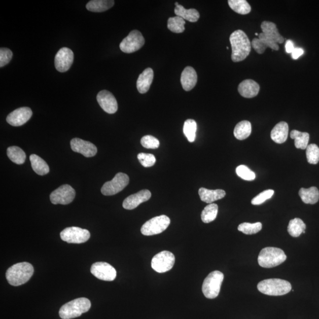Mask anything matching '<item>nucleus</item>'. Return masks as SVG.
Returning a JSON list of instances; mask_svg holds the SVG:
<instances>
[{
	"mask_svg": "<svg viewBox=\"0 0 319 319\" xmlns=\"http://www.w3.org/2000/svg\"><path fill=\"white\" fill-rule=\"evenodd\" d=\"M232 47L231 59L239 62L245 59L252 51V43L247 35L241 30L234 31L229 38Z\"/></svg>",
	"mask_w": 319,
	"mask_h": 319,
	"instance_id": "nucleus-1",
	"label": "nucleus"
},
{
	"mask_svg": "<svg viewBox=\"0 0 319 319\" xmlns=\"http://www.w3.org/2000/svg\"><path fill=\"white\" fill-rule=\"evenodd\" d=\"M34 268L30 263L24 262L13 265L6 272V278L10 285L19 286L26 283L33 275Z\"/></svg>",
	"mask_w": 319,
	"mask_h": 319,
	"instance_id": "nucleus-2",
	"label": "nucleus"
},
{
	"mask_svg": "<svg viewBox=\"0 0 319 319\" xmlns=\"http://www.w3.org/2000/svg\"><path fill=\"white\" fill-rule=\"evenodd\" d=\"M292 288L289 281L279 278L264 279L257 285V289L261 293L273 296L285 295L291 291Z\"/></svg>",
	"mask_w": 319,
	"mask_h": 319,
	"instance_id": "nucleus-3",
	"label": "nucleus"
},
{
	"mask_svg": "<svg viewBox=\"0 0 319 319\" xmlns=\"http://www.w3.org/2000/svg\"><path fill=\"white\" fill-rule=\"evenodd\" d=\"M91 307L90 300L81 297L64 304L59 310V316L62 319H72L80 317L87 312Z\"/></svg>",
	"mask_w": 319,
	"mask_h": 319,
	"instance_id": "nucleus-4",
	"label": "nucleus"
},
{
	"mask_svg": "<svg viewBox=\"0 0 319 319\" xmlns=\"http://www.w3.org/2000/svg\"><path fill=\"white\" fill-rule=\"evenodd\" d=\"M287 256L281 249L275 247H266L261 251L258 262L261 267L271 268L284 263Z\"/></svg>",
	"mask_w": 319,
	"mask_h": 319,
	"instance_id": "nucleus-5",
	"label": "nucleus"
},
{
	"mask_svg": "<svg viewBox=\"0 0 319 319\" xmlns=\"http://www.w3.org/2000/svg\"><path fill=\"white\" fill-rule=\"evenodd\" d=\"M224 275L219 271H214L207 276L202 285V292L206 298H216L220 294Z\"/></svg>",
	"mask_w": 319,
	"mask_h": 319,
	"instance_id": "nucleus-6",
	"label": "nucleus"
},
{
	"mask_svg": "<svg viewBox=\"0 0 319 319\" xmlns=\"http://www.w3.org/2000/svg\"><path fill=\"white\" fill-rule=\"evenodd\" d=\"M170 224V218L166 215H161L151 219L143 225L141 234L145 236H152L161 234L168 227Z\"/></svg>",
	"mask_w": 319,
	"mask_h": 319,
	"instance_id": "nucleus-7",
	"label": "nucleus"
},
{
	"mask_svg": "<svg viewBox=\"0 0 319 319\" xmlns=\"http://www.w3.org/2000/svg\"><path fill=\"white\" fill-rule=\"evenodd\" d=\"M145 44V39L140 31L132 30L123 39L120 45L122 52L132 53L140 49Z\"/></svg>",
	"mask_w": 319,
	"mask_h": 319,
	"instance_id": "nucleus-8",
	"label": "nucleus"
},
{
	"mask_svg": "<svg viewBox=\"0 0 319 319\" xmlns=\"http://www.w3.org/2000/svg\"><path fill=\"white\" fill-rule=\"evenodd\" d=\"M128 175L123 173H118L112 181L107 182L103 185L101 192L105 196H112L120 192L129 184Z\"/></svg>",
	"mask_w": 319,
	"mask_h": 319,
	"instance_id": "nucleus-9",
	"label": "nucleus"
},
{
	"mask_svg": "<svg viewBox=\"0 0 319 319\" xmlns=\"http://www.w3.org/2000/svg\"><path fill=\"white\" fill-rule=\"evenodd\" d=\"M175 257L173 253L168 251H163L153 258L152 267L159 273H163L170 271L173 267Z\"/></svg>",
	"mask_w": 319,
	"mask_h": 319,
	"instance_id": "nucleus-10",
	"label": "nucleus"
},
{
	"mask_svg": "<svg viewBox=\"0 0 319 319\" xmlns=\"http://www.w3.org/2000/svg\"><path fill=\"white\" fill-rule=\"evenodd\" d=\"M91 234L87 229L79 227H69L60 233V238L69 243H82L88 241Z\"/></svg>",
	"mask_w": 319,
	"mask_h": 319,
	"instance_id": "nucleus-11",
	"label": "nucleus"
},
{
	"mask_svg": "<svg viewBox=\"0 0 319 319\" xmlns=\"http://www.w3.org/2000/svg\"><path fill=\"white\" fill-rule=\"evenodd\" d=\"M75 195L73 188L69 185H64L54 191L50 195V199L54 205H67L73 201Z\"/></svg>",
	"mask_w": 319,
	"mask_h": 319,
	"instance_id": "nucleus-12",
	"label": "nucleus"
},
{
	"mask_svg": "<svg viewBox=\"0 0 319 319\" xmlns=\"http://www.w3.org/2000/svg\"><path fill=\"white\" fill-rule=\"evenodd\" d=\"M91 273L96 278L107 281H112L117 277V271L111 265L105 262L93 264L91 268Z\"/></svg>",
	"mask_w": 319,
	"mask_h": 319,
	"instance_id": "nucleus-13",
	"label": "nucleus"
},
{
	"mask_svg": "<svg viewBox=\"0 0 319 319\" xmlns=\"http://www.w3.org/2000/svg\"><path fill=\"white\" fill-rule=\"evenodd\" d=\"M74 55L71 49L61 48L56 53L55 58L56 69L59 73H65L69 70L74 62Z\"/></svg>",
	"mask_w": 319,
	"mask_h": 319,
	"instance_id": "nucleus-14",
	"label": "nucleus"
},
{
	"mask_svg": "<svg viewBox=\"0 0 319 319\" xmlns=\"http://www.w3.org/2000/svg\"><path fill=\"white\" fill-rule=\"evenodd\" d=\"M31 110L28 107H21L13 111L7 117V121L14 127H19L26 124L32 116Z\"/></svg>",
	"mask_w": 319,
	"mask_h": 319,
	"instance_id": "nucleus-15",
	"label": "nucleus"
},
{
	"mask_svg": "<svg viewBox=\"0 0 319 319\" xmlns=\"http://www.w3.org/2000/svg\"><path fill=\"white\" fill-rule=\"evenodd\" d=\"M100 107L105 112L112 114L118 110V103L112 93L107 90L100 91L96 96Z\"/></svg>",
	"mask_w": 319,
	"mask_h": 319,
	"instance_id": "nucleus-16",
	"label": "nucleus"
},
{
	"mask_svg": "<svg viewBox=\"0 0 319 319\" xmlns=\"http://www.w3.org/2000/svg\"><path fill=\"white\" fill-rule=\"evenodd\" d=\"M72 150L74 152L81 153L86 157H91L96 155L98 150L92 143L75 138L70 141Z\"/></svg>",
	"mask_w": 319,
	"mask_h": 319,
	"instance_id": "nucleus-17",
	"label": "nucleus"
},
{
	"mask_svg": "<svg viewBox=\"0 0 319 319\" xmlns=\"http://www.w3.org/2000/svg\"><path fill=\"white\" fill-rule=\"evenodd\" d=\"M152 193L149 190L145 189L127 197L124 200L123 206L124 209L132 210L137 207L141 203L148 201L151 198Z\"/></svg>",
	"mask_w": 319,
	"mask_h": 319,
	"instance_id": "nucleus-18",
	"label": "nucleus"
},
{
	"mask_svg": "<svg viewBox=\"0 0 319 319\" xmlns=\"http://www.w3.org/2000/svg\"><path fill=\"white\" fill-rule=\"evenodd\" d=\"M259 37V38L254 39L252 42L253 48L258 53H264L267 48L271 49L272 51H278V44L268 39L263 32L260 33Z\"/></svg>",
	"mask_w": 319,
	"mask_h": 319,
	"instance_id": "nucleus-19",
	"label": "nucleus"
},
{
	"mask_svg": "<svg viewBox=\"0 0 319 319\" xmlns=\"http://www.w3.org/2000/svg\"><path fill=\"white\" fill-rule=\"evenodd\" d=\"M239 94L246 98H253L259 94L260 87L259 84L252 80H246L238 86Z\"/></svg>",
	"mask_w": 319,
	"mask_h": 319,
	"instance_id": "nucleus-20",
	"label": "nucleus"
},
{
	"mask_svg": "<svg viewBox=\"0 0 319 319\" xmlns=\"http://www.w3.org/2000/svg\"><path fill=\"white\" fill-rule=\"evenodd\" d=\"M183 88L189 91L194 88L198 81V75L192 67L188 66L182 72L181 79Z\"/></svg>",
	"mask_w": 319,
	"mask_h": 319,
	"instance_id": "nucleus-21",
	"label": "nucleus"
},
{
	"mask_svg": "<svg viewBox=\"0 0 319 319\" xmlns=\"http://www.w3.org/2000/svg\"><path fill=\"white\" fill-rule=\"evenodd\" d=\"M261 28L263 33L272 41L277 43V44H281L284 42L285 39L279 33L275 23L265 21L261 24Z\"/></svg>",
	"mask_w": 319,
	"mask_h": 319,
	"instance_id": "nucleus-22",
	"label": "nucleus"
},
{
	"mask_svg": "<svg viewBox=\"0 0 319 319\" xmlns=\"http://www.w3.org/2000/svg\"><path fill=\"white\" fill-rule=\"evenodd\" d=\"M154 78V72L152 68H147L139 75L137 81V88L140 94H146L150 89Z\"/></svg>",
	"mask_w": 319,
	"mask_h": 319,
	"instance_id": "nucleus-23",
	"label": "nucleus"
},
{
	"mask_svg": "<svg viewBox=\"0 0 319 319\" xmlns=\"http://www.w3.org/2000/svg\"><path fill=\"white\" fill-rule=\"evenodd\" d=\"M289 125L285 121L278 123L271 132V138L275 143L282 144L288 139Z\"/></svg>",
	"mask_w": 319,
	"mask_h": 319,
	"instance_id": "nucleus-24",
	"label": "nucleus"
},
{
	"mask_svg": "<svg viewBox=\"0 0 319 319\" xmlns=\"http://www.w3.org/2000/svg\"><path fill=\"white\" fill-rule=\"evenodd\" d=\"M199 195L202 201L211 204L218 200L224 198L226 192L222 189L209 190L201 188L199 190Z\"/></svg>",
	"mask_w": 319,
	"mask_h": 319,
	"instance_id": "nucleus-25",
	"label": "nucleus"
},
{
	"mask_svg": "<svg viewBox=\"0 0 319 319\" xmlns=\"http://www.w3.org/2000/svg\"><path fill=\"white\" fill-rule=\"evenodd\" d=\"M113 0H92L86 6V8L90 12L101 13L109 10L114 5Z\"/></svg>",
	"mask_w": 319,
	"mask_h": 319,
	"instance_id": "nucleus-26",
	"label": "nucleus"
},
{
	"mask_svg": "<svg viewBox=\"0 0 319 319\" xmlns=\"http://www.w3.org/2000/svg\"><path fill=\"white\" fill-rule=\"evenodd\" d=\"M174 13L176 16H179L185 20H188L190 22H196L200 17V14L198 10L194 9L186 10L182 5L175 7Z\"/></svg>",
	"mask_w": 319,
	"mask_h": 319,
	"instance_id": "nucleus-27",
	"label": "nucleus"
},
{
	"mask_svg": "<svg viewBox=\"0 0 319 319\" xmlns=\"http://www.w3.org/2000/svg\"><path fill=\"white\" fill-rule=\"evenodd\" d=\"M302 201L306 204H315L318 201L319 191L316 187L300 189L299 193Z\"/></svg>",
	"mask_w": 319,
	"mask_h": 319,
	"instance_id": "nucleus-28",
	"label": "nucleus"
},
{
	"mask_svg": "<svg viewBox=\"0 0 319 319\" xmlns=\"http://www.w3.org/2000/svg\"><path fill=\"white\" fill-rule=\"evenodd\" d=\"M30 160L32 168L39 175H44L47 174L50 168L46 161L37 155H31L30 156Z\"/></svg>",
	"mask_w": 319,
	"mask_h": 319,
	"instance_id": "nucleus-29",
	"label": "nucleus"
},
{
	"mask_svg": "<svg viewBox=\"0 0 319 319\" xmlns=\"http://www.w3.org/2000/svg\"><path fill=\"white\" fill-rule=\"evenodd\" d=\"M252 124L249 121H242L236 124L234 131L235 138L239 140H243L252 134Z\"/></svg>",
	"mask_w": 319,
	"mask_h": 319,
	"instance_id": "nucleus-30",
	"label": "nucleus"
},
{
	"mask_svg": "<svg viewBox=\"0 0 319 319\" xmlns=\"http://www.w3.org/2000/svg\"><path fill=\"white\" fill-rule=\"evenodd\" d=\"M306 225L300 218H295L290 221L288 231L293 237H299L303 233L305 234Z\"/></svg>",
	"mask_w": 319,
	"mask_h": 319,
	"instance_id": "nucleus-31",
	"label": "nucleus"
},
{
	"mask_svg": "<svg viewBox=\"0 0 319 319\" xmlns=\"http://www.w3.org/2000/svg\"><path fill=\"white\" fill-rule=\"evenodd\" d=\"M290 137L295 139V145L297 149L302 150L307 149L310 137L309 133L295 130L292 131Z\"/></svg>",
	"mask_w": 319,
	"mask_h": 319,
	"instance_id": "nucleus-32",
	"label": "nucleus"
},
{
	"mask_svg": "<svg viewBox=\"0 0 319 319\" xmlns=\"http://www.w3.org/2000/svg\"><path fill=\"white\" fill-rule=\"evenodd\" d=\"M7 153L11 161L17 164H22L26 161V153L19 147H10L7 149Z\"/></svg>",
	"mask_w": 319,
	"mask_h": 319,
	"instance_id": "nucleus-33",
	"label": "nucleus"
},
{
	"mask_svg": "<svg viewBox=\"0 0 319 319\" xmlns=\"http://www.w3.org/2000/svg\"><path fill=\"white\" fill-rule=\"evenodd\" d=\"M228 2L232 10L242 15H245L252 11V7L246 0H229Z\"/></svg>",
	"mask_w": 319,
	"mask_h": 319,
	"instance_id": "nucleus-34",
	"label": "nucleus"
},
{
	"mask_svg": "<svg viewBox=\"0 0 319 319\" xmlns=\"http://www.w3.org/2000/svg\"><path fill=\"white\" fill-rule=\"evenodd\" d=\"M218 212V206L217 204L211 203L206 206L201 214L202 221L204 223L208 224L217 218Z\"/></svg>",
	"mask_w": 319,
	"mask_h": 319,
	"instance_id": "nucleus-35",
	"label": "nucleus"
},
{
	"mask_svg": "<svg viewBox=\"0 0 319 319\" xmlns=\"http://www.w3.org/2000/svg\"><path fill=\"white\" fill-rule=\"evenodd\" d=\"M185 20L179 16L170 17L167 21V27L175 33H183L185 31Z\"/></svg>",
	"mask_w": 319,
	"mask_h": 319,
	"instance_id": "nucleus-36",
	"label": "nucleus"
},
{
	"mask_svg": "<svg viewBox=\"0 0 319 319\" xmlns=\"http://www.w3.org/2000/svg\"><path fill=\"white\" fill-rule=\"evenodd\" d=\"M196 131L197 124L195 120L189 119L185 122L184 133L189 142L193 143L195 141Z\"/></svg>",
	"mask_w": 319,
	"mask_h": 319,
	"instance_id": "nucleus-37",
	"label": "nucleus"
},
{
	"mask_svg": "<svg viewBox=\"0 0 319 319\" xmlns=\"http://www.w3.org/2000/svg\"><path fill=\"white\" fill-rule=\"evenodd\" d=\"M262 229V224L261 222H256L254 224L242 223L238 226V229L246 235L256 234Z\"/></svg>",
	"mask_w": 319,
	"mask_h": 319,
	"instance_id": "nucleus-38",
	"label": "nucleus"
},
{
	"mask_svg": "<svg viewBox=\"0 0 319 319\" xmlns=\"http://www.w3.org/2000/svg\"><path fill=\"white\" fill-rule=\"evenodd\" d=\"M306 157L310 164H316L319 161V148L316 145H308L306 149Z\"/></svg>",
	"mask_w": 319,
	"mask_h": 319,
	"instance_id": "nucleus-39",
	"label": "nucleus"
},
{
	"mask_svg": "<svg viewBox=\"0 0 319 319\" xmlns=\"http://www.w3.org/2000/svg\"><path fill=\"white\" fill-rule=\"evenodd\" d=\"M236 173L239 178L248 181H254L256 176L255 173L245 165H240L237 167L236 168Z\"/></svg>",
	"mask_w": 319,
	"mask_h": 319,
	"instance_id": "nucleus-40",
	"label": "nucleus"
},
{
	"mask_svg": "<svg viewBox=\"0 0 319 319\" xmlns=\"http://www.w3.org/2000/svg\"><path fill=\"white\" fill-rule=\"evenodd\" d=\"M141 144L146 149H156L160 146L158 139L152 135H145L141 139Z\"/></svg>",
	"mask_w": 319,
	"mask_h": 319,
	"instance_id": "nucleus-41",
	"label": "nucleus"
},
{
	"mask_svg": "<svg viewBox=\"0 0 319 319\" xmlns=\"http://www.w3.org/2000/svg\"><path fill=\"white\" fill-rule=\"evenodd\" d=\"M137 158L143 166L145 167H152L156 163V157L152 154L141 153L138 154Z\"/></svg>",
	"mask_w": 319,
	"mask_h": 319,
	"instance_id": "nucleus-42",
	"label": "nucleus"
},
{
	"mask_svg": "<svg viewBox=\"0 0 319 319\" xmlns=\"http://www.w3.org/2000/svg\"><path fill=\"white\" fill-rule=\"evenodd\" d=\"M274 193V191L271 189L263 191L252 200V203L254 205H261V204L266 202L267 200L271 199Z\"/></svg>",
	"mask_w": 319,
	"mask_h": 319,
	"instance_id": "nucleus-43",
	"label": "nucleus"
},
{
	"mask_svg": "<svg viewBox=\"0 0 319 319\" xmlns=\"http://www.w3.org/2000/svg\"><path fill=\"white\" fill-rule=\"evenodd\" d=\"M12 57L13 52L11 50L5 48L0 49V67H3L9 64Z\"/></svg>",
	"mask_w": 319,
	"mask_h": 319,
	"instance_id": "nucleus-44",
	"label": "nucleus"
},
{
	"mask_svg": "<svg viewBox=\"0 0 319 319\" xmlns=\"http://www.w3.org/2000/svg\"><path fill=\"white\" fill-rule=\"evenodd\" d=\"M304 53V51L301 48H295L292 53V57L294 59H297Z\"/></svg>",
	"mask_w": 319,
	"mask_h": 319,
	"instance_id": "nucleus-45",
	"label": "nucleus"
},
{
	"mask_svg": "<svg viewBox=\"0 0 319 319\" xmlns=\"http://www.w3.org/2000/svg\"><path fill=\"white\" fill-rule=\"evenodd\" d=\"M295 48L294 47L293 43L291 40L287 41L286 44V51L287 53H292Z\"/></svg>",
	"mask_w": 319,
	"mask_h": 319,
	"instance_id": "nucleus-46",
	"label": "nucleus"
},
{
	"mask_svg": "<svg viewBox=\"0 0 319 319\" xmlns=\"http://www.w3.org/2000/svg\"><path fill=\"white\" fill-rule=\"evenodd\" d=\"M179 3H178V2L175 3V7H176V6H179Z\"/></svg>",
	"mask_w": 319,
	"mask_h": 319,
	"instance_id": "nucleus-47",
	"label": "nucleus"
},
{
	"mask_svg": "<svg viewBox=\"0 0 319 319\" xmlns=\"http://www.w3.org/2000/svg\"><path fill=\"white\" fill-rule=\"evenodd\" d=\"M256 36H258V35H259V34H258V33H256Z\"/></svg>",
	"mask_w": 319,
	"mask_h": 319,
	"instance_id": "nucleus-48",
	"label": "nucleus"
}]
</instances>
